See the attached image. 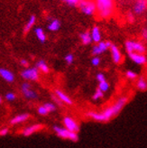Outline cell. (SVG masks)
<instances>
[{
    "mask_svg": "<svg viewBox=\"0 0 147 148\" xmlns=\"http://www.w3.org/2000/svg\"><path fill=\"white\" fill-rule=\"evenodd\" d=\"M104 96H105V93L103 91H101L98 88L96 90V91H95V93L93 94V96H92V99L95 100V101H97V100L102 99L103 98H104Z\"/></svg>",
    "mask_w": 147,
    "mask_h": 148,
    "instance_id": "24",
    "label": "cell"
},
{
    "mask_svg": "<svg viewBox=\"0 0 147 148\" xmlns=\"http://www.w3.org/2000/svg\"><path fill=\"white\" fill-rule=\"evenodd\" d=\"M54 94L57 96V97L60 99V100L63 103V104H66L68 106H72L73 105V100L70 99V97L64 93L62 90H54Z\"/></svg>",
    "mask_w": 147,
    "mask_h": 148,
    "instance_id": "14",
    "label": "cell"
},
{
    "mask_svg": "<svg viewBox=\"0 0 147 148\" xmlns=\"http://www.w3.org/2000/svg\"><path fill=\"white\" fill-rule=\"evenodd\" d=\"M0 76L3 79H5L6 82H9V83H12L14 81V74L7 69H5V68H0Z\"/></svg>",
    "mask_w": 147,
    "mask_h": 148,
    "instance_id": "15",
    "label": "cell"
},
{
    "mask_svg": "<svg viewBox=\"0 0 147 148\" xmlns=\"http://www.w3.org/2000/svg\"><path fill=\"white\" fill-rule=\"evenodd\" d=\"M79 39H80V41H81L83 45H90V43L93 42L90 32H89V31H86V32H83V33L80 34Z\"/></svg>",
    "mask_w": 147,
    "mask_h": 148,
    "instance_id": "19",
    "label": "cell"
},
{
    "mask_svg": "<svg viewBox=\"0 0 147 148\" xmlns=\"http://www.w3.org/2000/svg\"><path fill=\"white\" fill-rule=\"evenodd\" d=\"M97 6V14L101 19H108L114 14V0H94Z\"/></svg>",
    "mask_w": 147,
    "mask_h": 148,
    "instance_id": "2",
    "label": "cell"
},
{
    "mask_svg": "<svg viewBox=\"0 0 147 148\" xmlns=\"http://www.w3.org/2000/svg\"><path fill=\"white\" fill-rule=\"evenodd\" d=\"M147 10V0H136L133 6V13L136 16H141Z\"/></svg>",
    "mask_w": 147,
    "mask_h": 148,
    "instance_id": "12",
    "label": "cell"
},
{
    "mask_svg": "<svg viewBox=\"0 0 147 148\" xmlns=\"http://www.w3.org/2000/svg\"><path fill=\"white\" fill-rule=\"evenodd\" d=\"M35 23H36V16H34V14H32V16L29 17V19L27 20V23L24 28L25 33H28L29 31H30L31 29L34 27V25H35Z\"/></svg>",
    "mask_w": 147,
    "mask_h": 148,
    "instance_id": "23",
    "label": "cell"
},
{
    "mask_svg": "<svg viewBox=\"0 0 147 148\" xmlns=\"http://www.w3.org/2000/svg\"><path fill=\"white\" fill-rule=\"evenodd\" d=\"M126 77L130 80H135V79H136L138 78V74L134 71L128 70V71H126Z\"/></svg>",
    "mask_w": 147,
    "mask_h": 148,
    "instance_id": "26",
    "label": "cell"
},
{
    "mask_svg": "<svg viewBox=\"0 0 147 148\" xmlns=\"http://www.w3.org/2000/svg\"><path fill=\"white\" fill-rule=\"evenodd\" d=\"M20 64L23 66V67H25V68H28L29 62L27 60H25V59H22V60L20 61Z\"/></svg>",
    "mask_w": 147,
    "mask_h": 148,
    "instance_id": "37",
    "label": "cell"
},
{
    "mask_svg": "<svg viewBox=\"0 0 147 148\" xmlns=\"http://www.w3.org/2000/svg\"><path fill=\"white\" fill-rule=\"evenodd\" d=\"M43 128H44V125L42 124H34V125H29V127L24 128L23 131H22V135L24 136H30L35 134V133L40 132Z\"/></svg>",
    "mask_w": 147,
    "mask_h": 148,
    "instance_id": "10",
    "label": "cell"
},
{
    "mask_svg": "<svg viewBox=\"0 0 147 148\" xmlns=\"http://www.w3.org/2000/svg\"><path fill=\"white\" fill-rule=\"evenodd\" d=\"M141 35H142V38L144 40H146L147 41V28H144L142 30V33H141Z\"/></svg>",
    "mask_w": 147,
    "mask_h": 148,
    "instance_id": "38",
    "label": "cell"
},
{
    "mask_svg": "<svg viewBox=\"0 0 147 148\" xmlns=\"http://www.w3.org/2000/svg\"><path fill=\"white\" fill-rule=\"evenodd\" d=\"M62 1H63L64 3L70 6H78L80 0H62Z\"/></svg>",
    "mask_w": 147,
    "mask_h": 148,
    "instance_id": "32",
    "label": "cell"
},
{
    "mask_svg": "<svg viewBox=\"0 0 147 148\" xmlns=\"http://www.w3.org/2000/svg\"><path fill=\"white\" fill-rule=\"evenodd\" d=\"M109 51H110V53H111V58H112V61L114 62V63L120 64L123 61V54L121 53L120 49L117 47L116 44L112 43Z\"/></svg>",
    "mask_w": 147,
    "mask_h": 148,
    "instance_id": "11",
    "label": "cell"
},
{
    "mask_svg": "<svg viewBox=\"0 0 147 148\" xmlns=\"http://www.w3.org/2000/svg\"><path fill=\"white\" fill-rule=\"evenodd\" d=\"M5 98L7 101H14L16 99V95L14 92H7L5 96Z\"/></svg>",
    "mask_w": 147,
    "mask_h": 148,
    "instance_id": "31",
    "label": "cell"
},
{
    "mask_svg": "<svg viewBox=\"0 0 147 148\" xmlns=\"http://www.w3.org/2000/svg\"><path fill=\"white\" fill-rule=\"evenodd\" d=\"M62 124H63V127L69 129L70 131L79 133L80 130L79 124L78 123V121L75 118H73L72 116H64L62 119Z\"/></svg>",
    "mask_w": 147,
    "mask_h": 148,
    "instance_id": "8",
    "label": "cell"
},
{
    "mask_svg": "<svg viewBox=\"0 0 147 148\" xmlns=\"http://www.w3.org/2000/svg\"><path fill=\"white\" fill-rule=\"evenodd\" d=\"M31 117V116L27 114V113H23V114H20V115H17L16 116H14L12 119L10 120V124L12 125H18V124H22L24 122H26L29 118Z\"/></svg>",
    "mask_w": 147,
    "mask_h": 148,
    "instance_id": "16",
    "label": "cell"
},
{
    "mask_svg": "<svg viewBox=\"0 0 147 148\" xmlns=\"http://www.w3.org/2000/svg\"><path fill=\"white\" fill-rule=\"evenodd\" d=\"M35 67L37 68L40 71H42V73H49L50 71V68H49V66L48 64L46 63V62L44 60H39L37 62H36V65H35Z\"/></svg>",
    "mask_w": 147,
    "mask_h": 148,
    "instance_id": "22",
    "label": "cell"
},
{
    "mask_svg": "<svg viewBox=\"0 0 147 148\" xmlns=\"http://www.w3.org/2000/svg\"><path fill=\"white\" fill-rule=\"evenodd\" d=\"M62 26L61 22L58 19H53V18H49V24L47 25V29L51 32H57L60 30Z\"/></svg>",
    "mask_w": 147,
    "mask_h": 148,
    "instance_id": "18",
    "label": "cell"
},
{
    "mask_svg": "<svg viewBox=\"0 0 147 148\" xmlns=\"http://www.w3.org/2000/svg\"><path fill=\"white\" fill-rule=\"evenodd\" d=\"M130 60L138 65H144L147 62V58L143 53H133L128 54Z\"/></svg>",
    "mask_w": 147,
    "mask_h": 148,
    "instance_id": "13",
    "label": "cell"
},
{
    "mask_svg": "<svg viewBox=\"0 0 147 148\" xmlns=\"http://www.w3.org/2000/svg\"><path fill=\"white\" fill-rule=\"evenodd\" d=\"M124 49H126L127 54L133 53L144 54L146 51V47L142 42L133 40H126L124 42Z\"/></svg>",
    "mask_w": 147,
    "mask_h": 148,
    "instance_id": "5",
    "label": "cell"
},
{
    "mask_svg": "<svg viewBox=\"0 0 147 148\" xmlns=\"http://www.w3.org/2000/svg\"><path fill=\"white\" fill-rule=\"evenodd\" d=\"M43 105H44V107L47 108V110L49 111V113H53V112H54V111L56 110V105L54 104V103L46 102Z\"/></svg>",
    "mask_w": 147,
    "mask_h": 148,
    "instance_id": "27",
    "label": "cell"
},
{
    "mask_svg": "<svg viewBox=\"0 0 147 148\" xmlns=\"http://www.w3.org/2000/svg\"><path fill=\"white\" fill-rule=\"evenodd\" d=\"M34 34L36 36V38H37L42 43H44L46 42V39H47L46 34L42 27H36L34 29Z\"/></svg>",
    "mask_w": 147,
    "mask_h": 148,
    "instance_id": "20",
    "label": "cell"
},
{
    "mask_svg": "<svg viewBox=\"0 0 147 148\" xmlns=\"http://www.w3.org/2000/svg\"><path fill=\"white\" fill-rule=\"evenodd\" d=\"M112 45V42L109 41H101L98 43H96L92 47L91 53L93 56H99L100 54L107 51Z\"/></svg>",
    "mask_w": 147,
    "mask_h": 148,
    "instance_id": "7",
    "label": "cell"
},
{
    "mask_svg": "<svg viewBox=\"0 0 147 148\" xmlns=\"http://www.w3.org/2000/svg\"><path fill=\"white\" fill-rule=\"evenodd\" d=\"M53 129L56 136L58 137H60L62 139H66V140H70L71 142H78L79 141V135L78 133L70 131L64 127H60V125H53Z\"/></svg>",
    "mask_w": 147,
    "mask_h": 148,
    "instance_id": "3",
    "label": "cell"
},
{
    "mask_svg": "<svg viewBox=\"0 0 147 148\" xmlns=\"http://www.w3.org/2000/svg\"><path fill=\"white\" fill-rule=\"evenodd\" d=\"M21 90L24 97L27 99H36L38 98V95L34 90H32V86L29 82H24L21 86Z\"/></svg>",
    "mask_w": 147,
    "mask_h": 148,
    "instance_id": "9",
    "label": "cell"
},
{
    "mask_svg": "<svg viewBox=\"0 0 147 148\" xmlns=\"http://www.w3.org/2000/svg\"><path fill=\"white\" fill-rule=\"evenodd\" d=\"M100 62H101V59L99 58V56H93L90 61L91 65L94 66V67H98V66H99Z\"/></svg>",
    "mask_w": 147,
    "mask_h": 148,
    "instance_id": "30",
    "label": "cell"
},
{
    "mask_svg": "<svg viewBox=\"0 0 147 148\" xmlns=\"http://www.w3.org/2000/svg\"><path fill=\"white\" fill-rule=\"evenodd\" d=\"M90 34H91L92 42L94 43H98L99 42H101L102 34H101L100 28L98 25H95L92 27V29L90 30Z\"/></svg>",
    "mask_w": 147,
    "mask_h": 148,
    "instance_id": "17",
    "label": "cell"
},
{
    "mask_svg": "<svg viewBox=\"0 0 147 148\" xmlns=\"http://www.w3.org/2000/svg\"><path fill=\"white\" fill-rule=\"evenodd\" d=\"M127 20L129 23H134L135 22V16H134V13H128L127 14Z\"/></svg>",
    "mask_w": 147,
    "mask_h": 148,
    "instance_id": "36",
    "label": "cell"
},
{
    "mask_svg": "<svg viewBox=\"0 0 147 148\" xmlns=\"http://www.w3.org/2000/svg\"><path fill=\"white\" fill-rule=\"evenodd\" d=\"M99 90H101V91H103L104 93H106L107 91H108V90H109V88H110V84L107 82V80H105V81H102V82H99L98 83V87Z\"/></svg>",
    "mask_w": 147,
    "mask_h": 148,
    "instance_id": "25",
    "label": "cell"
},
{
    "mask_svg": "<svg viewBox=\"0 0 147 148\" xmlns=\"http://www.w3.org/2000/svg\"><path fill=\"white\" fill-rule=\"evenodd\" d=\"M51 99H53V102H54V104H55L56 106L62 107L63 103L60 100V99H59L55 94H54V95H51Z\"/></svg>",
    "mask_w": 147,
    "mask_h": 148,
    "instance_id": "33",
    "label": "cell"
},
{
    "mask_svg": "<svg viewBox=\"0 0 147 148\" xmlns=\"http://www.w3.org/2000/svg\"><path fill=\"white\" fill-rule=\"evenodd\" d=\"M37 113L40 116H47L49 114V111L44 107V105H42V106L38 107V108H37Z\"/></svg>",
    "mask_w": 147,
    "mask_h": 148,
    "instance_id": "28",
    "label": "cell"
},
{
    "mask_svg": "<svg viewBox=\"0 0 147 148\" xmlns=\"http://www.w3.org/2000/svg\"><path fill=\"white\" fill-rule=\"evenodd\" d=\"M78 7L80 12L88 16H93L97 14L96 3L93 0H80Z\"/></svg>",
    "mask_w": 147,
    "mask_h": 148,
    "instance_id": "4",
    "label": "cell"
},
{
    "mask_svg": "<svg viewBox=\"0 0 147 148\" xmlns=\"http://www.w3.org/2000/svg\"><path fill=\"white\" fill-rule=\"evenodd\" d=\"M136 88L139 91H143V92L147 90V80L144 76H141L137 79Z\"/></svg>",
    "mask_w": 147,
    "mask_h": 148,
    "instance_id": "21",
    "label": "cell"
},
{
    "mask_svg": "<svg viewBox=\"0 0 147 148\" xmlns=\"http://www.w3.org/2000/svg\"><path fill=\"white\" fill-rule=\"evenodd\" d=\"M96 79L98 80V82H102V81H105L107 80L106 79V76H105V74L104 73H102V72H98L97 75H96Z\"/></svg>",
    "mask_w": 147,
    "mask_h": 148,
    "instance_id": "34",
    "label": "cell"
},
{
    "mask_svg": "<svg viewBox=\"0 0 147 148\" xmlns=\"http://www.w3.org/2000/svg\"><path fill=\"white\" fill-rule=\"evenodd\" d=\"M21 77L25 80L37 81L40 77V71L36 67H28L21 71Z\"/></svg>",
    "mask_w": 147,
    "mask_h": 148,
    "instance_id": "6",
    "label": "cell"
},
{
    "mask_svg": "<svg viewBox=\"0 0 147 148\" xmlns=\"http://www.w3.org/2000/svg\"><path fill=\"white\" fill-rule=\"evenodd\" d=\"M2 102H3V99H2V97H1V96H0V104H1Z\"/></svg>",
    "mask_w": 147,
    "mask_h": 148,
    "instance_id": "39",
    "label": "cell"
},
{
    "mask_svg": "<svg viewBox=\"0 0 147 148\" xmlns=\"http://www.w3.org/2000/svg\"><path fill=\"white\" fill-rule=\"evenodd\" d=\"M64 61L68 65H71L73 62H74V55L72 53H68L64 57Z\"/></svg>",
    "mask_w": 147,
    "mask_h": 148,
    "instance_id": "29",
    "label": "cell"
},
{
    "mask_svg": "<svg viewBox=\"0 0 147 148\" xmlns=\"http://www.w3.org/2000/svg\"><path fill=\"white\" fill-rule=\"evenodd\" d=\"M128 102V97L123 96L117 99L113 105H110L109 107L103 109L100 112H96V111H89L85 114L87 117L90 118L95 122L98 123H107L123 110Z\"/></svg>",
    "mask_w": 147,
    "mask_h": 148,
    "instance_id": "1",
    "label": "cell"
},
{
    "mask_svg": "<svg viewBox=\"0 0 147 148\" xmlns=\"http://www.w3.org/2000/svg\"><path fill=\"white\" fill-rule=\"evenodd\" d=\"M9 134V128L8 127H3L0 129V136H5Z\"/></svg>",
    "mask_w": 147,
    "mask_h": 148,
    "instance_id": "35",
    "label": "cell"
}]
</instances>
